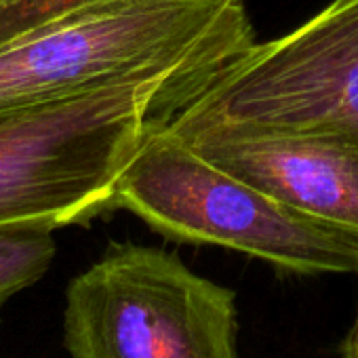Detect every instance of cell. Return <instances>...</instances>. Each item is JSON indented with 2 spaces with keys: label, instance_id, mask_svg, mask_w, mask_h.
Segmentation results:
<instances>
[{
  "label": "cell",
  "instance_id": "6da1fadb",
  "mask_svg": "<svg viewBox=\"0 0 358 358\" xmlns=\"http://www.w3.org/2000/svg\"><path fill=\"white\" fill-rule=\"evenodd\" d=\"M253 43L247 20L177 59L0 114V228L55 232L112 211L145 135L169 124Z\"/></svg>",
  "mask_w": 358,
  "mask_h": 358
},
{
  "label": "cell",
  "instance_id": "7a4b0ae2",
  "mask_svg": "<svg viewBox=\"0 0 358 358\" xmlns=\"http://www.w3.org/2000/svg\"><path fill=\"white\" fill-rule=\"evenodd\" d=\"M154 232L215 245L293 274H358V234L297 211L205 158L192 143L154 127L114 194Z\"/></svg>",
  "mask_w": 358,
  "mask_h": 358
},
{
  "label": "cell",
  "instance_id": "3957f363",
  "mask_svg": "<svg viewBox=\"0 0 358 358\" xmlns=\"http://www.w3.org/2000/svg\"><path fill=\"white\" fill-rule=\"evenodd\" d=\"M247 20L245 0H80L0 36V114L177 59Z\"/></svg>",
  "mask_w": 358,
  "mask_h": 358
},
{
  "label": "cell",
  "instance_id": "277c9868",
  "mask_svg": "<svg viewBox=\"0 0 358 358\" xmlns=\"http://www.w3.org/2000/svg\"><path fill=\"white\" fill-rule=\"evenodd\" d=\"M70 358H241L236 293L164 249L114 243L66 289Z\"/></svg>",
  "mask_w": 358,
  "mask_h": 358
},
{
  "label": "cell",
  "instance_id": "5b68a950",
  "mask_svg": "<svg viewBox=\"0 0 358 358\" xmlns=\"http://www.w3.org/2000/svg\"><path fill=\"white\" fill-rule=\"evenodd\" d=\"M166 129L182 139L358 133V0H333L289 34L253 43Z\"/></svg>",
  "mask_w": 358,
  "mask_h": 358
},
{
  "label": "cell",
  "instance_id": "8992f818",
  "mask_svg": "<svg viewBox=\"0 0 358 358\" xmlns=\"http://www.w3.org/2000/svg\"><path fill=\"white\" fill-rule=\"evenodd\" d=\"M186 141L297 211L358 234V133L220 131Z\"/></svg>",
  "mask_w": 358,
  "mask_h": 358
},
{
  "label": "cell",
  "instance_id": "52a82bcc",
  "mask_svg": "<svg viewBox=\"0 0 358 358\" xmlns=\"http://www.w3.org/2000/svg\"><path fill=\"white\" fill-rule=\"evenodd\" d=\"M57 253L53 230L38 226L0 228V308L36 285Z\"/></svg>",
  "mask_w": 358,
  "mask_h": 358
},
{
  "label": "cell",
  "instance_id": "ba28073f",
  "mask_svg": "<svg viewBox=\"0 0 358 358\" xmlns=\"http://www.w3.org/2000/svg\"><path fill=\"white\" fill-rule=\"evenodd\" d=\"M339 358H358V312H356V318L341 343V352H339Z\"/></svg>",
  "mask_w": 358,
  "mask_h": 358
},
{
  "label": "cell",
  "instance_id": "9c48e42d",
  "mask_svg": "<svg viewBox=\"0 0 358 358\" xmlns=\"http://www.w3.org/2000/svg\"><path fill=\"white\" fill-rule=\"evenodd\" d=\"M41 3H45V0H0V20H5L7 15L17 13L22 9L41 5Z\"/></svg>",
  "mask_w": 358,
  "mask_h": 358
}]
</instances>
